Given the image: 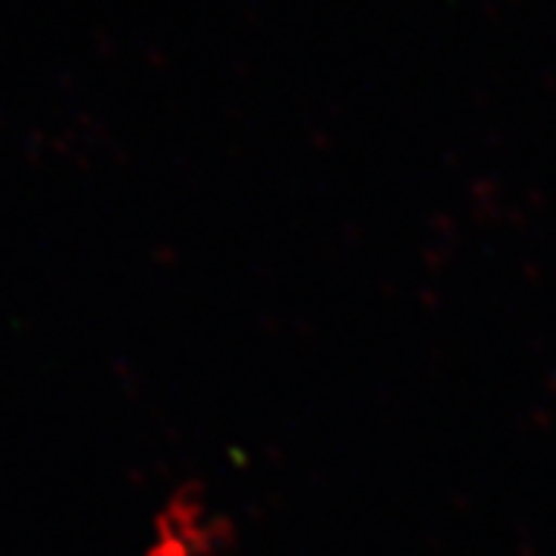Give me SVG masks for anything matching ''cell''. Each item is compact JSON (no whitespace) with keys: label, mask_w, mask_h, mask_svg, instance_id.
<instances>
[{"label":"cell","mask_w":556,"mask_h":556,"mask_svg":"<svg viewBox=\"0 0 556 556\" xmlns=\"http://www.w3.org/2000/svg\"><path fill=\"white\" fill-rule=\"evenodd\" d=\"M204 538L207 522L199 497L177 492L152 519V538L139 556H199L204 551Z\"/></svg>","instance_id":"1"}]
</instances>
